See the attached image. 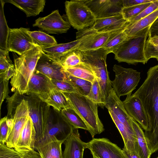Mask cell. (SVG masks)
I'll return each instance as SVG.
<instances>
[{
    "label": "cell",
    "instance_id": "816d5d0a",
    "mask_svg": "<svg viewBox=\"0 0 158 158\" xmlns=\"http://www.w3.org/2000/svg\"><path fill=\"white\" fill-rule=\"evenodd\" d=\"M148 40L155 45H158V37L148 38Z\"/></svg>",
    "mask_w": 158,
    "mask_h": 158
},
{
    "label": "cell",
    "instance_id": "30bf717a",
    "mask_svg": "<svg viewBox=\"0 0 158 158\" xmlns=\"http://www.w3.org/2000/svg\"><path fill=\"white\" fill-rule=\"evenodd\" d=\"M128 22L121 14L102 18H96L91 27L78 31L76 33V39L82 35L94 32H107L124 29Z\"/></svg>",
    "mask_w": 158,
    "mask_h": 158
},
{
    "label": "cell",
    "instance_id": "9c48e42d",
    "mask_svg": "<svg viewBox=\"0 0 158 158\" xmlns=\"http://www.w3.org/2000/svg\"><path fill=\"white\" fill-rule=\"evenodd\" d=\"M54 109L53 112L51 110L43 137L39 142L46 140L54 136L58 140L64 142L73 131V127L63 117L60 112Z\"/></svg>",
    "mask_w": 158,
    "mask_h": 158
},
{
    "label": "cell",
    "instance_id": "6da1fadb",
    "mask_svg": "<svg viewBox=\"0 0 158 158\" xmlns=\"http://www.w3.org/2000/svg\"><path fill=\"white\" fill-rule=\"evenodd\" d=\"M147 74L134 94L140 100L148 117L149 127L144 134L152 155L158 150V64L150 68Z\"/></svg>",
    "mask_w": 158,
    "mask_h": 158
},
{
    "label": "cell",
    "instance_id": "ffe728a7",
    "mask_svg": "<svg viewBox=\"0 0 158 158\" xmlns=\"http://www.w3.org/2000/svg\"><path fill=\"white\" fill-rule=\"evenodd\" d=\"M118 31L107 32H94L84 35L78 39L80 40L77 49L82 51L102 48L110 37Z\"/></svg>",
    "mask_w": 158,
    "mask_h": 158
},
{
    "label": "cell",
    "instance_id": "c3c4849f",
    "mask_svg": "<svg viewBox=\"0 0 158 158\" xmlns=\"http://www.w3.org/2000/svg\"><path fill=\"white\" fill-rule=\"evenodd\" d=\"M22 158H42L40 154L34 150L20 154Z\"/></svg>",
    "mask_w": 158,
    "mask_h": 158
},
{
    "label": "cell",
    "instance_id": "f1b7e54d",
    "mask_svg": "<svg viewBox=\"0 0 158 158\" xmlns=\"http://www.w3.org/2000/svg\"><path fill=\"white\" fill-rule=\"evenodd\" d=\"M63 117L69 122L74 129L81 128L88 131L89 129L78 113L71 106L60 111Z\"/></svg>",
    "mask_w": 158,
    "mask_h": 158
},
{
    "label": "cell",
    "instance_id": "8992f818",
    "mask_svg": "<svg viewBox=\"0 0 158 158\" xmlns=\"http://www.w3.org/2000/svg\"><path fill=\"white\" fill-rule=\"evenodd\" d=\"M26 98L28 102L29 116L36 132L35 143L39 142L44 136L50 116V106L35 94L28 95Z\"/></svg>",
    "mask_w": 158,
    "mask_h": 158
},
{
    "label": "cell",
    "instance_id": "d6986e66",
    "mask_svg": "<svg viewBox=\"0 0 158 158\" xmlns=\"http://www.w3.org/2000/svg\"><path fill=\"white\" fill-rule=\"evenodd\" d=\"M104 107L114 114L117 119L131 130L134 131L131 118L126 111L123 102L114 90H111L106 99Z\"/></svg>",
    "mask_w": 158,
    "mask_h": 158
},
{
    "label": "cell",
    "instance_id": "e0dca14e",
    "mask_svg": "<svg viewBox=\"0 0 158 158\" xmlns=\"http://www.w3.org/2000/svg\"><path fill=\"white\" fill-rule=\"evenodd\" d=\"M35 70L51 79L64 81L65 77L66 72L61 64L43 52Z\"/></svg>",
    "mask_w": 158,
    "mask_h": 158
},
{
    "label": "cell",
    "instance_id": "9f6ffc18",
    "mask_svg": "<svg viewBox=\"0 0 158 158\" xmlns=\"http://www.w3.org/2000/svg\"></svg>",
    "mask_w": 158,
    "mask_h": 158
},
{
    "label": "cell",
    "instance_id": "cb8c5ba5",
    "mask_svg": "<svg viewBox=\"0 0 158 158\" xmlns=\"http://www.w3.org/2000/svg\"><path fill=\"white\" fill-rule=\"evenodd\" d=\"M80 40L77 39L67 43L57 44L42 50L44 53L60 64L67 55L77 49Z\"/></svg>",
    "mask_w": 158,
    "mask_h": 158
},
{
    "label": "cell",
    "instance_id": "9a60e30c",
    "mask_svg": "<svg viewBox=\"0 0 158 158\" xmlns=\"http://www.w3.org/2000/svg\"><path fill=\"white\" fill-rule=\"evenodd\" d=\"M96 18L121 14L123 8L122 0H82Z\"/></svg>",
    "mask_w": 158,
    "mask_h": 158
},
{
    "label": "cell",
    "instance_id": "4dcf8cb0",
    "mask_svg": "<svg viewBox=\"0 0 158 158\" xmlns=\"http://www.w3.org/2000/svg\"><path fill=\"white\" fill-rule=\"evenodd\" d=\"M64 69V71L69 74L89 81L92 83L95 79L91 69L82 62L76 66Z\"/></svg>",
    "mask_w": 158,
    "mask_h": 158
},
{
    "label": "cell",
    "instance_id": "8d00e7d4",
    "mask_svg": "<svg viewBox=\"0 0 158 158\" xmlns=\"http://www.w3.org/2000/svg\"><path fill=\"white\" fill-rule=\"evenodd\" d=\"M87 96L97 103L98 106L103 108L104 107L100 85L96 78L92 82L91 90Z\"/></svg>",
    "mask_w": 158,
    "mask_h": 158
},
{
    "label": "cell",
    "instance_id": "52a82bcc",
    "mask_svg": "<svg viewBox=\"0 0 158 158\" xmlns=\"http://www.w3.org/2000/svg\"><path fill=\"white\" fill-rule=\"evenodd\" d=\"M65 10L70 25L78 31L91 27L96 18L82 0L66 1Z\"/></svg>",
    "mask_w": 158,
    "mask_h": 158
},
{
    "label": "cell",
    "instance_id": "7c38bea8",
    "mask_svg": "<svg viewBox=\"0 0 158 158\" xmlns=\"http://www.w3.org/2000/svg\"><path fill=\"white\" fill-rule=\"evenodd\" d=\"M87 143V148L95 158H125L122 149L107 138H93Z\"/></svg>",
    "mask_w": 158,
    "mask_h": 158
},
{
    "label": "cell",
    "instance_id": "f907efd6",
    "mask_svg": "<svg viewBox=\"0 0 158 158\" xmlns=\"http://www.w3.org/2000/svg\"><path fill=\"white\" fill-rule=\"evenodd\" d=\"M14 119L13 118H7L6 124L8 127V135L12 130L14 125Z\"/></svg>",
    "mask_w": 158,
    "mask_h": 158
},
{
    "label": "cell",
    "instance_id": "b9f144b4",
    "mask_svg": "<svg viewBox=\"0 0 158 158\" xmlns=\"http://www.w3.org/2000/svg\"><path fill=\"white\" fill-rule=\"evenodd\" d=\"M145 54L147 61L154 58L158 60V45H155L148 40L146 41L145 49Z\"/></svg>",
    "mask_w": 158,
    "mask_h": 158
},
{
    "label": "cell",
    "instance_id": "d4e9b609",
    "mask_svg": "<svg viewBox=\"0 0 158 158\" xmlns=\"http://www.w3.org/2000/svg\"><path fill=\"white\" fill-rule=\"evenodd\" d=\"M6 1L24 12L27 17L36 16L43 12L46 3L45 0H8Z\"/></svg>",
    "mask_w": 158,
    "mask_h": 158
},
{
    "label": "cell",
    "instance_id": "5b68a950",
    "mask_svg": "<svg viewBox=\"0 0 158 158\" xmlns=\"http://www.w3.org/2000/svg\"><path fill=\"white\" fill-rule=\"evenodd\" d=\"M150 27L141 31L135 35L127 37L119 47L113 52L115 59L119 62L129 64L147 62L145 49Z\"/></svg>",
    "mask_w": 158,
    "mask_h": 158
},
{
    "label": "cell",
    "instance_id": "f35d334b",
    "mask_svg": "<svg viewBox=\"0 0 158 158\" xmlns=\"http://www.w3.org/2000/svg\"><path fill=\"white\" fill-rule=\"evenodd\" d=\"M0 158H22L21 154L14 148L0 143Z\"/></svg>",
    "mask_w": 158,
    "mask_h": 158
},
{
    "label": "cell",
    "instance_id": "f6af8a7d",
    "mask_svg": "<svg viewBox=\"0 0 158 158\" xmlns=\"http://www.w3.org/2000/svg\"><path fill=\"white\" fill-rule=\"evenodd\" d=\"M123 7L153 2L154 0H122Z\"/></svg>",
    "mask_w": 158,
    "mask_h": 158
},
{
    "label": "cell",
    "instance_id": "ab89813d",
    "mask_svg": "<svg viewBox=\"0 0 158 158\" xmlns=\"http://www.w3.org/2000/svg\"><path fill=\"white\" fill-rule=\"evenodd\" d=\"M8 51L0 50V73L10 67H14L8 54Z\"/></svg>",
    "mask_w": 158,
    "mask_h": 158
},
{
    "label": "cell",
    "instance_id": "1f68e13d",
    "mask_svg": "<svg viewBox=\"0 0 158 158\" xmlns=\"http://www.w3.org/2000/svg\"><path fill=\"white\" fill-rule=\"evenodd\" d=\"M64 81L71 84L77 90L78 93L82 95L87 96L91 90V82L72 76L66 72Z\"/></svg>",
    "mask_w": 158,
    "mask_h": 158
},
{
    "label": "cell",
    "instance_id": "7402d4cb",
    "mask_svg": "<svg viewBox=\"0 0 158 158\" xmlns=\"http://www.w3.org/2000/svg\"><path fill=\"white\" fill-rule=\"evenodd\" d=\"M36 135L34 126L29 116L14 149L20 154L34 150Z\"/></svg>",
    "mask_w": 158,
    "mask_h": 158
},
{
    "label": "cell",
    "instance_id": "db71d44e",
    "mask_svg": "<svg viewBox=\"0 0 158 158\" xmlns=\"http://www.w3.org/2000/svg\"><path fill=\"white\" fill-rule=\"evenodd\" d=\"M93 157H94V156H93ZM94 157L95 158H96L95 157Z\"/></svg>",
    "mask_w": 158,
    "mask_h": 158
},
{
    "label": "cell",
    "instance_id": "bcb514c9",
    "mask_svg": "<svg viewBox=\"0 0 158 158\" xmlns=\"http://www.w3.org/2000/svg\"><path fill=\"white\" fill-rule=\"evenodd\" d=\"M15 72L14 67H10L0 73V80L8 81L14 76Z\"/></svg>",
    "mask_w": 158,
    "mask_h": 158
},
{
    "label": "cell",
    "instance_id": "4fadbf2b",
    "mask_svg": "<svg viewBox=\"0 0 158 158\" xmlns=\"http://www.w3.org/2000/svg\"><path fill=\"white\" fill-rule=\"evenodd\" d=\"M29 116L28 102L25 96L16 109L13 118V127L7 135L5 143L8 147L14 148Z\"/></svg>",
    "mask_w": 158,
    "mask_h": 158
},
{
    "label": "cell",
    "instance_id": "484cf974",
    "mask_svg": "<svg viewBox=\"0 0 158 158\" xmlns=\"http://www.w3.org/2000/svg\"><path fill=\"white\" fill-rule=\"evenodd\" d=\"M158 18V8L150 14L133 23L128 22L124 29L127 37L135 35L142 30L150 27Z\"/></svg>",
    "mask_w": 158,
    "mask_h": 158
},
{
    "label": "cell",
    "instance_id": "7dc6e473",
    "mask_svg": "<svg viewBox=\"0 0 158 158\" xmlns=\"http://www.w3.org/2000/svg\"><path fill=\"white\" fill-rule=\"evenodd\" d=\"M148 36V38L158 37V18L150 26Z\"/></svg>",
    "mask_w": 158,
    "mask_h": 158
},
{
    "label": "cell",
    "instance_id": "7bdbcfd3",
    "mask_svg": "<svg viewBox=\"0 0 158 158\" xmlns=\"http://www.w3.org/2000/svg\"><path fill=\"white\" fill-rule=\"evenodd\" d=\"M6 116L0 121V143L5 144L8 135V128L6 124Z\"/></svg>",
    "mask_w": 158,
    "mask_h": 158
},
{
    "label": "cell",
    "instance_id": "8fae6325",
    "mask_svg": "<svg viewBox=\"0 0 158 158\" xmlns=\"http://www.w3.org/2000/svg\"><path fill=\"white\" fill-rule=\"evenodd\" d=\"M29 31V28L23 27L10 29L7 40L9 52L20 56L36 45L28 33Z\"/></svg>",
    "mask_w": 158,
    "mask_h": 158
},
{
    "label": "cell",
    "instance_id": "681fc988",
    "mask_svg": "<svg viewBox=\"0 0 158 158\" xmlns=\"http://www.w3.org/2000/svg\"><path fill=\"white\" fill-rule=\"evenodd\" d=\"M122 150L125 158H141L138 154H130L127 153L123 148Z\"/></svg>",
    "mask_w": 158,
    "mask_h": 158
},
{
    "label": "cell",
    "instance_id": "44dd1931",
    "mask_svg": "<svg viewBox=\"0 0 158 158\" xmlns=\"http://www.w3.org/2000/svg\"><path fill=\"white\" fill-rule=\"evenodd\" d=\"M64 143V149L62 158H83L84 151L87 148V143L81 139L77 129H74Z\"/></svg>",
    "mask_w": 158,
    "mask_h": 158
},
{
    "label": "cell",
    "instance_id": "3957f363",
    "mask_svg": "<svg viewBox=\"0 0 158 158\" xmlns=\"http://www.w3.org/2000/svg\"><path fill=\"white\" fill-rule=\"evenodd\" d=\"M82 61L92 70L101 88L104 103L113 89L107 70L106 58L108 52L104 48L80 51Z\"/></svg>",
    "mask_w": 158,
    "mask_h": 158
},
{
    "label": "cell",
    "instance_id": "83f0119b",
    "mask_svg": "<svg viewBox=\"0 0 158 158\" xmlns=\"http://www.w3.org/2000/svg\"><path fill=\"white\" fill-rule=\"evenodd\" d=\"M131 122L136 139L138 155L141 158H150L151 154L148 148L144 132L139 124L132 118Z\"/></svg>",
    "mask_w": 158,
    "mask_h": 158
},
{
    "label": "cell",
    "instance_id": "5bb4252c",
    "mask_svg": "<svg viewBox=\"0 0 158 158\" xmlns=\"http://www.w3.org/2000/svg\"><path fill=\"white\" fill-rule=\"evenodd\" d=\"M33 26L37 27L49 33L58 34L67 32L71 25L57 10L45 17L38 18L35 20Z\"/></svg>",
    "mask_w": 158,
    "mask_h": 158
},
{
    "label": "cell",
    "instance_id": "f546056e",
    "mask_svg": "<svg viewBox=\"0 0 158 158\" xmlns=\"http://www.w3.org/2000/svg\"><path fill=\"white\" fill-rule=\"evenodd\" d=\"M33 43L40 47L42 50L55 46L57 44L55 38L41 31H28Z\"/></svg>",
    "mask_w": 158,
    "mask_h": 158
},
{
    "label": "cell",
    "instance_id": "d590c367",
    "mask_svg": "<svg viewBox=\"0 0 158 158\" xmlns=\"http://www.w3.org/2000/svg\"><path fill=\"white\" fill-rule=\"evenodd\" d=\"M19 94L17 91L10 97L8 96L6 98L7 103V118H13L16 109L21 103L24 96Z\"/></svg>",
    "mask_w": 158,
    "mask_h": 158
},
{
    "label": "cell",
    "instance_id": "60d3db41",
    "mask_svg": "<svg viewBox=\"0 0 158 158\" xmlns=\"http://www.w3.org/2000/svg\"><path fill=\"white\" fill-rule=\"evenodd\" d=\"M158 8V0H154L141 13L132 19L128 22L133 23L150 14Z\"/></svg>",
    "mask_w": 158,
    "mask_h": 158
},
{
    "label": "cell",
    "instance_id": "277c9868",
    "mask_svg": "<svg viewBox=\"0 0 158 158\" xmlns=\"http://www.w3.org/2000/svg\"><path fill=\"white\" fill-rule=\"evenodd\" d=\"M71 106L80 114L88 127L92 137L99 134L105 130L99 119L98 104L87 96L76 93H63Z\"/></svg>",
    "mask_w": 158,
    "mask_h": 158
},
{
    "label": "cell",
    "instance_id": "836d02e7",
    "mask_svg": "<svg viewBox=\"0 0 158 158\" xmlns=\"http://www.w3.org/2000/svg\"><path fill=\"white\" fill-rule=\"evenodd\" d=\"M82 63L81 52L76 49L67 55L61 61L60 64L64 68L73 67Z\"/></svg>",
    "mask_w": 158,
    "mask_h": 158
},
{
    "label": "cell",
    "instance_id": "11a10c76",
    "mask_svg": "<svg viewBox=\"0 0 158 158\" xmlns=\"http://www.w3.org/2000/svg\"><path fill=\"white\" fill-rule=\"evenodd\" d=\"M157 158H158V157H157Z\"/></svg>",
    "mask_w": 158,
    "mask_h": 158
},
{
    "label": "cell",
    "instance_id": "7a4b0ae2",
    "mask_svg": "<svg viewBox=\"0 0 158 158\" xmlns=\"http://www.w3.org/2000/svg\"><path fill=\"white\" fill-rule=\"evenodd\" d=\"M43 52L42 49L36 45L14 59L15 72L10 81L12 92L17 91L22 95L26 94L29 81Z\"/></svg>",
    "mask_w": 158,
    "mask_h": 158
},
{
    "label": "cell",
    "instance_id": "ba28073f",
    "mask_svg": "<svg viewBox=\"0 0 158 158\" xmlns=\"http://www.w3.org/2000/svg\"><path fill=\"white\" fill-rule=\"evenodd\" d=\"M113 70L115 77L111 81L113 89L120 97L131 94L137 86L140 79V73L131 68H126L115 64Z\"/></svg>",
    "mask_w": 158,
    "mask_h": 158
},
{
    "label": "cell",
    "instance_id": "2e32d148",
    "mask_svg": "<svg viewBox=\"0 0 158 158\" xmlns=\"http://www.w3.org/2000/svg\"><path fill=\"white\" fill-rule=\"evenodd\" d=\"M128 114L134 120L138 123L142 128L147 131L149 127L147 115L139 98L134 94L127 95L123 102Z\"/></svg>",
    "mask_w": 158,
    "mask_h": 158
},
{
    "label": "cell",
    "instance_id": "f5cc1de1",
    "mask_svg": "<svg viewBox=\"0 0 158 158\" xmlns=\"http://www.w3.org/2000/svg\"><path fill=\"white\" fill-rule=\"evenodd\" d=\"M93 158H95L93 156Z\"/></svg>",
    "mask_w": 158,
    "mask_h": 158
},
{
    "label": "cell",
    "instance_id": "d6a6232c",
    "mask_svg": "<svg viewBox=\"0 0 158 158\" xmlns=\"http://www.w3.org/2000/svg\"><path fill=\"white\" fill-rule=\"evenodd\" d=\"M124 29L116 32L112 35L102 47L109 53H113L127 38V35Z\"/></svg>",
    "mask_w": 158,
    "mask_h": 158
},
{
    "label": "cell",
    "instance_id": "e575fe53",
    "mask_svg": "<svg viewBox=\"0 0 158 158\" xmlns=\"http://www.w3.org/2000/svg\"><path fill=\"white\" fill-rule=\"evenodd\" d=\"M152 2L123 7L122 10L121 14L123 17L129 22L141 13Z\"/></svg>",
    "mask_w": 158,
    "mask_h": 158
},
{
    "label": "cell",
    "instance_id": "4316f807",
    "mask_svg": "<svg viewBox=\"0 0 158 158\" xmlns=\"http://www.w3.org/2000/svg\"><path fill=\"white\" fill-rule=\"evenodd\" d=\"M44 102L59 112L71 107L68 99L64 93L55 88L51 90Z\"/></svg>",
    "mask_w": 158,
    "mask_h": 158
},
{
    "label": "cell",
    "instance_id": "74e56055",
    "mask_svg": "<svg viewBox=\"0 0 158 158\" xmlns=\"http://www.w3.org/2000/svg\"><path fill=\"white\" fill-rule=\"evenodd\" d=\"M55 88L63 93H78L77 90L69 83L65 81L51 79Z\"/></svg>",
    "mask_w": 158,
    "mask_h": 158
},
{
    "label": "cell",
    "instance_id": "ac0fdd59",
    "mask_svg": "<svg viewBox=\"0 0 158 158\" xmlns=\"http://www.w3.org/2000/svg\"><path fill=\"white\" fill-rule=\"evenodd\" d=\"M54 88L51 79L35 69L29 81L26 94H35L44 101L51 90Z\"/></svg>",
    "mask_w": 158,
    "mask_h": 158
},
{
    "label": "cell",
    "instance_id": "ee69618b",
    "mask_svg": "<svg viewBox=\"0 0 158 158\" xmlns=\"http://www.w3.org/2000/svg\"><path fill=\"white\" fill-rule=\"evenodd\" d=\"M8 81L0 80V108L1 110L2 104L5 98L8 96L9 93Z\"/></svg>",
    "mask_w": 158,
    "mask_h": 158
},
{
    "label": "cell",
    "instance_id": "603a6c76",
    "mask_svg": "<svg viewBox=\"0 0 158 158\" xmlns=\"http://www.w3.org/2000/svg\"><path fill=\"white\" fill-rule=\"evenodd\" d=\"M64 143L53 136L46 140L36 142L35 149L42 158H62V145Z\"/></svg>",
    "mask_w": 158,
    "mask_h": 158
}]
</instances>
